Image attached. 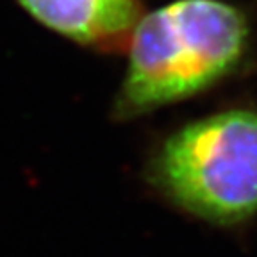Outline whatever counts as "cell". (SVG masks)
Wrapping results in <instances>:
<instances>
[{"label":"cell","instance_id":"cell-3","mask_svg":"<svg viewBox=\"0 0 257 257\" xmlns=\"http://www.w3.org/2000/svg\"><path fill=\"white\" fill-rule=\"evenodd\" d=\"M43 27L102 54L128 48L145 15L143 0H15Z\"/></svg>","mask_w":257,"mask_h":257},{"label":"cell","instance_id":"cell-1","mask_svg":"<svg viewBox=\"0 0 257 257\" xmlns=\"http://www.w3.org/2000/svg\"><path fill=\"white\" fill-rule=\"evenodd\" d=\"M246 48L245 15L221 0H177L143 15L112 118L133 120L207 91L239 66Z\"/></svg>","mask_w":257,"mask_h":257},{"label":"cell","instance_id":"cell-2","mask_svg":"<svg viewBox=\"0 0 257 257\" xmlns=\"http://www.w3.org/2000/svg\"><path fill=\"white\" fill-rule=\"evenodd\" d=\"M149 186L168 204L216 227L257 214V109L232 107L166 136L145 165Z\"/></svg>","mask_w":257,"mask_h":257}]
</instances>
